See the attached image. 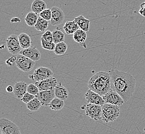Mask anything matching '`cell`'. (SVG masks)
<instances>
[{"label":"cell","instance_id":"obj_1","mask_svg":"<svg viewBox=\"0 0 145 134\" xmlns=\"http://www.w3.org/2000/svg\"><path fill=\"white\" fill-rule=\"evenodd\" d=\"M111 89L118 93L127 102L132 97L136 87V80L131 74L115 69L110 72Z\"/></svg>","mask_w":145,"mask_h":134},{"label":"cell","instance_id":"obj_2","mask_svg":"<svg viewBox=\"0 0 145 134\" xmlns=\"http://www.w3.org/2000/svg\"><path fill=\"white\" fill-rule=\"evenodd\" d=\"M89 89L103 96L111 89V79L109 73L101 71L92 76L88 81Z\"/></svg>","mask_w":145,"mask_h":134},{"label":"cell","instance_id":"obj_3","mask_svg":"<svg viewBox=\"0 0 145 134\" xmlns=\"http://www.w3.org/2000/svg\"><path fill=\"white\" fill-rule=\"evenodd\" d=\"M120 115V106L105 103L102 106L101 120L105 123H109L116 120Z\"/></svg>","mask_w":145,"mask_h":134},{"label":"cell","instance_id":"obj_4","mask_svg":"<svg viewBox=\"0 0 145 134\" xmlns=\"http://www.w3.org/2000/svg\"><path fill=\"white\" fill-rule=\"evenodd\" d=\"M17 67L24 72H29L34 68L35 62L22 54H18L16 62Z\"/></svg>","mask_w":145,"mask_h":134},{"label":"cell","instance_id":"obj_5","mask_svg":"<svg viewBox=\"0 0 145 134\" xmlns=\"http://www.w3.org/2000/svg\"><path fill=\"white\" fill-rule=\"evenodd\" d=\"M53 72L48 68L40 67L36 68L33 74L29 76V78L35 81H41L53 77Z\"/></svg>","mask_w":145,"mask_h":134},{"label":"cell","instance_id":"obj_6","mask_svg":"<svg viewBox=\"0 0 145 134\" xmlns=\"http://www.w3.org/2000/svg\"><path fill=\"white\" fill-rule=\"evenodd\" d=\"M0 127L2 132L7 134H22L19 126L11 120L2 118L0 120Z\"/></svg>","mask_w":145,"mask_h":134},{"label":"cell","instance_id":"obj_7","mask_svg":"<svg viewBox=\"0 0 145 134\" xmlns=\"http://www.w3.org/2000/svg\"><path fill=\"white\" fill-rule=\"evenodd\" d=\"M19 36L16 34H12L6 40V45L9 52L14 55H17L21 51V47L19 41Z\"/></svg>","mask_w":145,"mask_h":134},{"label":"cell","instance_id":"obj_8","mask_svg":"<svg viewBox=\"0 0 145 134\" xmlns=\"http://www.w3.org/2000/svg\"><path fill=\"white\" fill-rule=\"evenodd\" d=\"M84 106L83 109L85 110L87 117L96 121L101 119L102 106L97 104H88Z\"/></svg>","mask_w":145,"mask_h":134},{"label":"cell","instance_id":"obj_9","mask_svg":"<svg viewBox=\"0 0 145 134\" xmlns=\"http://www.w3.org/2000/svg\"><path fill=\"white\" fill-rule=\"evenodd\" d=\"M106 103L111 104L117 106L123 105L125 102L123 98L118 93L111 89L103 96Z\"/></svg>","mask_w":145,"mask_h":134},{"label":"cell","instance_id":"obj_10","mask_svg":"<svg viewBox=\"0 0 145 134\" xmlns=\"http://www.w3.org/2000/svg\"><path fill=\"white\" fill-rule=\"evenodd\" d=\"M35 84L38 87L40 91H42L54 89L58 82L56 78L53 76L43 81H36Z\"/></svg>","mask_w":145,"mask_h":134},{"label":"cell","instance_id":"obj_11","mask_svg":"<svg viewBox=\"0 0 145 134\" xmlns=\"http://www.w3.org/2000/svg\"><path fill=\"white\" fill-rule=\"evenodd\" d=\"M52 17L50 20V24L53 26L60 25L64 21L65 14L64 12L59 7L54 6L52 9Z\"/></svg>","mask_w":145,"mask_h":134},{"label":"cell","instance_id":"obj_12","mask_svg":"<svg viewBox=\"0 0 145 134\" xmlns=\"http://www.w3.org/2000/svg\"><path fill=\"white\" fill-rule=\"evenodd\" d=\"M41 102L42 106H49L50 102L56 97L54 89L40 91L35 96Z\"/></svg>","mask_w":145,"mask_h":134},{"label":"cell","instance_id":"obj_13","mask_svg":"<svg viewBox=\"0 0 145 134\" xmlns=\"http://www.w3.org/2000/svg\"><path fill=\"white\" fill-rule=\"evenodd\" d=\"M85 98L88 104H97L103 106L105 103L103 96L99 95L97 93L89 89L85 94Z\"/></svg>","mask_w":145,"mask_h":134},{"label":"cell","instance_id":"obj_14","mask_svg":"<svg viewBox=\"0 0 145 134\" xmlns=\"http://www.w3.org/2000/svg\"><path fill=\"white\" fill-rule=\"evenodd\" d=\"M20 54L26 56L35 62L39 61L41 57V53L39 50L35 47H31L28 49H23Z\"/></svg>","mask_w":145,"mask_h":134},{"label":"cell","instance_id":"obj_15","mask_svg":"<svg viewBox=\"0 0 145 134\" xmlns=\"http://www.w3.org/2000/svg\"><path fill=\"white\" fill-rule=\"evenodd\" d=\"M28 85L25 81H19L14 84V93L16 98L21 100L24 95L27 92Z\"/></svg>","mask_w":145,"mask_h":134},{"label":"cell","instance_id":"obj_16","mask_svg":"<svg viewBox=\"0 0 145 134\" xmlns=\"http://www.w3.org/2000/svg\"><path fill=\"white\" fill-rule=\"evenodd\" d=\"M87 33L81 29H79L73 34V39L74 41L84 48H87V45L86 43L87 38Z\"/></svg>","mask_w":145,"mask_h":134},{"label":"cell","instance_id":"obj_17","mask_svg":"<svg viewBox=\"0 0 145 134\" xmlns=\"http://www.w3.org/2000/svg\"><path fill=\"white\" fill-rule=\"evenodd\" d=\"M54 90L56 98L64 100L67 99L69 97L68 90L65 87L63 86L61 83H59L57 85Z\"/></svg>","mask_w":145,"mask_h":134},{"label":"cell","instance_id":"obj_18","mask_svg":"<svg viewBox=\"0 0 145 134\" xmlns=\"http://www.w3.org/2000/svg\"><path fill=\"white\" fill-rule=\"evenodd\" d=\"M74 21L82 30L88 32L89 31L90 20L87 19L82 15H80L74 19Z\"/></svg>","mask_w":145,"mask_h":134},{"label":"cell","instance_id":"obj_19","mask_svg":"<svg viewBox=\"0 0 145 134\" xmlns=\"http://www.w3.org/2000/svg\"><path fill=\"white\" fill-rule=\"evenodd\" d=\"M31 9L32 11L40 14L45 9H47V5L43 0H35L31 4Z\"/></svg>","mask_w":145,"mask_h":134},{"label":"cell","instance_id":"obj_20","mask_svg":"<svg viewBox=\"0 0 145 134\" xmlns=\"http://www.w3.org/2000/svg\"><path fill=\"white\" fill-rule=\"evenodd\" d=\"M20 44L23 49L30 48L31 45V37L27 34L22 33L18 36Z\"/></svg>","mask_w":145,"mask_h":134},{"label":"cell","instance_id":"obj_21","mask_svg":"<svg viewBox=\"0 0 145 134\" xmlns=\"http://www.w3.org/2000/svg\"><path fill=\"white\" fill-rule=\"evenodd\" d=\"M63 28L66 34L72 35L79 29V26L74 20L65 23Z\"/></svg>","mask_w":145,"mask_h":134},{"label":"cell","instance_id":"obj_22","mask_svg":"<svg viewBox=\"0 0 145 134\" xmlns=\"http://www.w3.org/2000/svg\"><path fill=\"white\" fill-rule=\"evenodd\" d=\"M64 106V100L55 97L50 102L48 106L50 108L53 110L59 111L63 108Z\"/></svg>","mask_w":145,"mask_h":134},{"label":"cell","instance_id":"obj_23","mask_svg":"<svg viewBox=\"0 0 145 134\" xmlns=\"http://www.w3.org/2000/svg\"><path fill=\"white\" fill-rule=\"evenodd\" d=\"M38 18L39 17L38 16V14L33 11H31V12H28L24 20H25V22L26 23L27 25L29 26L33 27V26H35L36 25Z\"/></svg>","mask_w":145,"mask_h":134},{"label":"cell","instance_id":"obj_24","mask_svg":"<svg viewBox=\"0 0 145 134\" xmlns=\"http://www.w3.org/2000/svg\"><path fill=\"white\" fill-rule=\"evenodd\" d=\"M42 104L38 98L35 97L28 103L26 104L27 108L31 112H37L41 107Z\"/></svg>","mask_w":145,"mask_h":134},{"label":"cell","instance_id":"obj_25","mask_svg":"<svg viewBox=\"0 0 145 134\" xmlns=\"http://www.w3.org/2000/svg\"><path fill=\"white\" fill-rule=\"evenodd\" d=\"M53 41L55 44L64 42L65 34L59 28H56L53 32Z\"/></svg>","mask_w":145,"mask_h":134},{"label":"cell","instance_id":"obj_26","mask_svg":"<svg viewBox=\"0 0 145 134\" xmlns=\"http://www.w3.org/2000/svg\"><path fill=\"white\" fill-rule=\"evenodd\" d=\"M48 21L44 19L42 17H39L35 28L37 31L44 32L48 28Z\"/></svg>","mask_w":145,"mask_h":134},{"label":"cell","instance_id":"obj_27","mask_svg":"<svg viewBox=\"0 0 145 134\" xmlns=\"http://www.w3.org/2000/svg\"><path fill=\"white\" fill-rule=\"evenodd\" d=\"M67 49V45L64 42H60L56 44L54 52L56 55H62L66 53Z\"/></svg>","mask_w":145,"mask_h":134},{"label":"cell","instance_id":"obj_28","mask_svg":"<svg viewBox=\"0 0 145 134\" xmlns=\"http://www.w3.org/2000/svg\"><path fill=\"white\" fill-rule=\"evenodd\" d=\"M41 46L45 50L48 51H54L56 45L54 42H48L45 40L42 37L40 39Z\"/></svg>","mask_w":145,"mask_h":134},{"label":"cell","instance_id":"obj_29","mask_svg":"<svg viewBox=\"0 0 145 134\" xmlns=\"http://www.w3.org/2000/svg\"><path fill=\"white\" fill-rule=\"evenodd\" d=\"M27 92L35 96L37 95L40 92L38 87L35 84H29L27 86Z\"/></svg>","mask_w":145,"mask_h":134},{"label":"cell","instance_id":"obj_30","mask_svg":"<svg viewBox=\"0 0 145 134\" xmlns=\"http://www.w3.org/2000/svg\"><path fill=\"white\" fill-rule=\"evenodd\" d=\"M40 17H42L44 19L50 21L52 17V12L50 9H46L40 14Z\"/></svg>","mask_w":145,"mask_h":134},{"label":"cell","instance_id":"obj_31","mask_svg":"<svg viewBox=\"0 0 145 134\" xmlns=\"http://www.w3.org/2000/svg\"><path fill=\"white\" fill-rule=\"evenodd\" d=\"M41 37L48 42H54L53 33L50 30L45 32V33L42 35Z\"/></svg>","mask_w":145,"mask_h":134},{"label":"cell","instance_id":"obj_32","mask_svg":"<svg viewBox=\"0 0 145 134\" xmlns=\"http://www.w3.org/2000/svg\"><path fill=\"white\" fill-rule=\"evenodd\" d=\"M35 97H36L35 95H33L31 93L27 92L23 97L21 99V100L23 102H24V103L27 104L29 102H31L32 100H33Z\"/></svg>","mask_w":145,"mask_h":134},{"label":"cell","instance_id":"obj_33","mask_svg":"<svg viewBox=\"0 0 145 134\" xmlns=\"http://www.w3.org/2000/svg\"><path fill=\"white\" fill-rule=\"evenodd\" d=\"M17 60V56H12L6 61V64L9 67H11L14 62H16Z\"/></svg>","mask_w":145,"mask_h":134},{"label":"cell","instance_id":"obj_34","mask_svg":"<svg viewBox=\"0 0 145 134\" xmlns=\"http://www.w3.org/2000/svg\"><path fill=\"white\" fill-rule=\"evenodd\" d=\"M21 22V19L18 17H14L11 19L10 22L11 23H19Z\"/></svg>","mask_w":145,"mask_h":134},{"label":"cell","instance_id":"obj_35","mask_svg":"<svg viewBox=\"0 0 145 134\" xmlns=\"http://www.w3.org/2000/svg\"><path fill=\"white\" fill-rule=\"evenodd\" d=\"M6 91H7V92H9V93L14 92V87L11 86H8L7 87Z\"/></svg>","mask_w":145,"mask_h":134},{"label":"cell","instance_id":"obj_36","mask_svg":"<svg viewBox=\"0 0 145 134\" xmlns=\"http://www.w3.org/2000/svg\"><path fill=\"white\" fill-rule=\"evenodd\" d=\"M1 134H6L5 133H4V132H2V133H1Z\"/></svg>","mask_w":145,"mask_h":134}]
</instances>
